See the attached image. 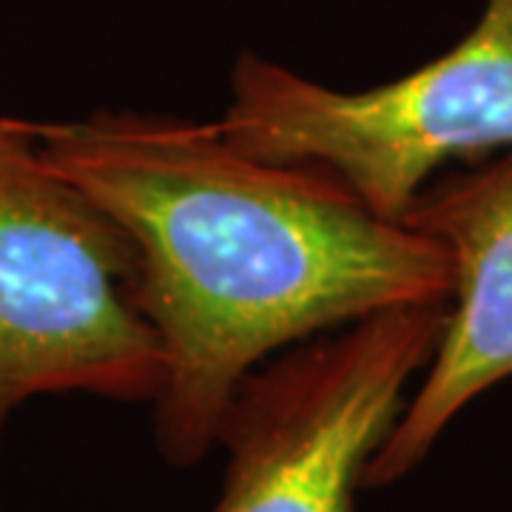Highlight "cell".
<instances>
[{
    "mask_svg": "<svg viewBox=\"0 0 512 512\" xmlns=\"http://www.w3.org/2000/svg\"><path fill=\"white\" fill-rule=\"evenodd\" d=\"M35 143L0 148V444L35 396L151 404L163 379L131 239Z\"/></svg>",
    "mask_w": 512,
    "mask_h": 512,
    "instance_id": "3",
    "label": "cell"
},
{
    "mask_svg": "<svg viewBox=\"0 0 512 512\" xmlns=\"http://www.w3.org/2000/svg\"><path fill=\"white\" fill-rule=\"evenodd\" d=\"M404 225L450 256L453 293L416 393L365 470V490L407 478L464 407L512 376V148L427 185Z\"/></svg>",
    "mask_w": 512,
    "mask_h": 512,
    "instance_id": "5",
    "label": "cell"
},
{
    "mask_svg": "<svg viewBox=\"0 0 512 512\" xmlns=\"http://www.w3.org/2000/svg\"><path fill=\"white\" fill-rule=\"evenodd\" d=\"M43 123H29V120H15V117H0V148L23 146L35 143Z\"/></svg>",
    "mask_w": 512,
    "mask_h": 512,
    "instance_id": "6",
    "label": "cell"
},
{
    "mask_svg": "<svg viewBox=\"0 0 512 512\" xmlns=\"http://www.w3.org/2000/svg\"><path fill=\"white\" fill-rule=\"evenodd\" d=\"M447 305L376 313L245 376L222 416L211 512H359L365 470L427 367Z\"/></svg>",
    "mask_w": 512,
    "mask_h": 512,
    "instance_id": "4",
    "label": "cell"
},
{
    "mask_svg": "<svg viewBox=\"0 0 512 512\" xmlns=\"http://www.w3.org/2000/svg\"><path fill=\"white\" fill-rule=\"evenodd\" d=\"M37 157L123 228L163 350L154 441L171 467L217 447L248 373L367 316L447 305L450 256L308 165L239 151L217 123L94 111L43 123Z\"/></svg>",
    "mask_w": 512,
    "mask_h": 512,
    "instance_id": "1",
    "label": "cell"
},
{
    "mask_svg": "<svg viewBox=\"0 0 512 512\" xmlns=\"http://www.w3.org/2000/svg\"><path fill=\"white\" fill-rule=\"evenodd\" d=\"M217 126L239 151L325 171L379 217L402 220L447 163L512 148V0H484L453 49L365 92L242 52Z\"/></svg>",
    "mask_w": 512,
    "mask_h": 512,
    "instance_id": "2",
    "label": "cell"
}]
</instances>
